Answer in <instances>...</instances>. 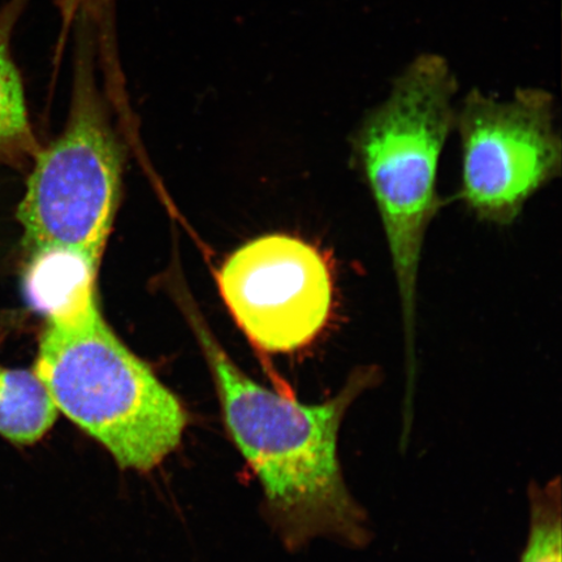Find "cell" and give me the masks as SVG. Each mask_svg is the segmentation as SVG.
I'll return each instance as SVG.
<instances>
[{
  "label": "cell",
  "instance_id": "cell-2",
  "mask_svg": "<svg viewBox=\"0 0 562 562\" xmlns=\"http://www.w3.org/2000/svg\"><path fill=\"white\" fill-rule=\"evenodd\" d=\"M457 90L445 58L420 55L351 137V159L382 223L409 340L416 327L422 252L440 206L439 164L454 128Z\"/></svg>",
  "mask_w": 562,
  "mask_h": 562
},
{
  "label": "cell",
  "instance_id": "cell-10",
  "mask_svg": "<svg viewBox=\"0 0 562 562\" xmlns=\"http://www.w3.org/2000/svg\"><path fill=\"white\" fill-rule=\"evenodd\" d=\"M561 484L550 481L530 490V530L521 562H562Z\"/></svg>",
  "mask_w": 562,
  "mask_h": 562
},
{
  "label": "cell",
  "instance_id": "cell-4",
  "mask_svg": "<svg viewBox=\"0 0 562 562\" xmlns=\"http://www.w3.org/2000/svg\"><path fill=\"white\" fill-rule=\"evenodd\" d=\"M74 21L72 112L65 133L37 154L18 217L31 258L67 251L100 267L121 200L122 156L95 82L94 13L81 4Z\"/></svg>",
  "mask_w": 562,
  "mask_h": 562
},
{
  "label": "cell",
  "instance_id": "cell-6",
  "mask_svg": "<svg viewBox=\"0 0 562 562\" xmlns=\"http://www.w3.org/2000/svg\"><path fill=\"white\" fill-rule=\"evenodd\" d=\"M217 284L238 327L267 353L311 346L333 318V259L304 238L272 234L246 243L223 263Z\"/></svg>",
  "mask_w": 562,
  "mask_h": 562
},
{
  "label": "cell",
  "instance_id": "cell-1",
  "mask_svg": "<svg viewBox=\"0 0 562 562\" xmlns=\"http://www.w3.org/2000/svg\"><path fill=\"white\" fill-rule=\"evenodd\" d=\"M201 336L231 437L261 482L288 543L319 537L367 543V513L344 480L337 441L344 417L374 372H356L325 403L301 404L252 381L210 336Z\"/></svg>",
  "mask_w": 562,
  "mask_h": 562
},
{
  "label": "cell",
  "instance_id": "cell-7",
  "mask_svg": "<svg viewBox=\"0 0 562 562\" xmlns=\"http://www.w3.org/2000/svg\"><path fill=\"white\" fill-rule=\"evenodd\" d=\"M98 267L67 251L31 258L27 286L47 321L75 322L97 311Z\"/></svg>",
  "mask_w": 562,
  "mask_h": 562
},
{
  "label": "cell",
  "instance_id": "cell-3",
  "mask_svg": "<svg viewBox=\"0 0 562 562\" xmlns=\"http://www.w3.org/2000/svg\"><path fill=\"white\" fill-rule=\"evenodd\" d=\"M33 371L56 409L122 468L149 472L179 447L184 407L117 339L100 308L75 322L47 321Z\"/></svg>",
  "mask_w": 562,
  "mask_h": 562
},
{
  "label": "cell",
  "instance_id": "cell-5",
  "mask_svg": "<svg viewBox=\"0 0 562 562\" xmlns=\"http://www.w3.org/2000/svg\"><path fill=\"white\" fill-rule=\"evenodd\" d=\"M461 146L460 199L477 221L507 227L561 175L557 105L547 90L509 100L472 90L456 109Z\"/></svg>",
  "mask_w": 562,
  "mask_h": 562
},
{
  "label": "cell",
  "instance_id": "cell-8",
  "mask_svg": "<svg viewBox=\"0 0 562 562\" xmlns=\"http://www.w3.org/2000/svg\"><path fill=\"white\" fill-rule=\"evenodd\" d=\"M31 0H7L0 9V159L15 160L34 151L23 77L12 53L19 20Z\"/></svg>",
  "mask_w": 562,
  "mask_h": 562
},
{
  "label": "cell",
  "instance_id": "cell-9",
  "mask_svg": "<svg viewBox=\"0 0 562 562\" xmlns=\"http://www.w3.org/2000/svg\"><path fill=\"white\" fill-rule=\"evenodd\" d=\"M58 414L33 370L0 367V437L32 446L52 430Z\"/></svg>",
  "mask_w": 562,
  "mask_h": 562
}]
</instances>
